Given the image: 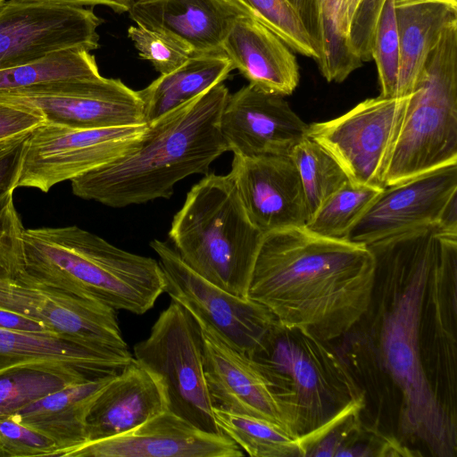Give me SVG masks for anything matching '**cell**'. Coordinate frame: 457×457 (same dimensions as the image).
<instances>
[{
	"instance_id": "9c48e42d",
	"label": "cell",
	"mask_w": 457,
	"mask_h": 457,
	"mask_svg": "<svg viewBox=\"0 0 457 457\" xmlns=\"http://www.w3.org/2000/svg\"><path fill=\"white\" fill-rule=\"evenodd\" d=\"M198 323L204 342V377L212 407L263 419L298 436L295 396L288 378L259 366L225 342L210 326Z\"/></svg>"
},
{
	"instance_id": "6da1fadb",
	"label": "cell",
	"mask_w": 457,
	"mask_h": 457,
	"mask_svg": "<svg viewBox=\"0 0 457 457\" xmlns=\"http://www.w3.org/2000/svg\"><path fill=\"white\" fill-rule=\"evenodd\" d=\"M370 302L331 341L364 394L363 423L413 456L457 455V235L430 226L367 245Z\"/></svg>"
},
{
	"instance_id": "603a6c76",
	"label": "cell",
	"mask_w": 457,
	"mask_h": 457,
	"mask_svg": "<svg viewBox=\"0 0 457 457\" xmlns=\"http://www.w3.org/2000/svg\"><path fill=\"white\" fill-rule=\"evenodd\" d=\"M133 359L128 349L108 347L56 333L0 328V371L32 362L73 366L90 378L115 375Z\"/></svg>"
},
{
	"instance_id": "30bf717a",
	"label": "cell",
	"mask_w": 457,
	"mask_h": 457,
	"mask_svg": "<svg viewBox=\"0 0 457 457\" xmlns=\"http://www.w3.org/2000/svg\"><path fill=\"white\" fill-rule=\"evenodd\" d=\"M146 130V122L79 129L44 121L29 134L16 187L48 192L130 153Z\"/></svg>"
},
{
	"instance_id": "ffe728a7",
	"label": "cell",
	"mask_w": 457,
	"mask_h": 457,
	"mask_svg": "<svg viewBox=\"0 0 457 457\" xmlns=\"http://www.w3.org/2000/svg\"><path fill=\"white\" fill-rule=\"evenodd\" d=\"M166 411L161 379L133 357L91 405L86 420L87 442L121 435Z\"/></svg>"
},
{
	"instance_id": "9a60e30c",
	"label": "cell",
	"mask_w": 457,
	"mask_h": 457,
	"mask_svg": "<svg viewBox=\"0 0 457 457\" xmlns=\"http://www.w3.org/2000/svg\"><path fill=\"white\" fill-rule=\"evenodd\" d=\"M457 195V164L444 166L382 188L345 240L369 245L419 228L437 226Z\"/></svg>"
},
{
	"instance_id": "ab89813d",
	"label": "cell",
	"mask_w": 457,
	"mask_h": 457,
	"mask_svg": "<svg viewBox=\"0 0 457 457\" xmlns=\"http://www.w3.org/2000/svg\"><path fill=\"white\" fill-rule=\"evenodd\" d=\"M45 121L37 112L0 102V142L33 130Z\"/></svg>"
},
{
	"instance_id": "4dcf8cb0",
	"label": "cell",
	"mask_w": 457,
	"mask_h": 457,
	"mask_svg": "<svg viewBox=\"0 0 457 457\" xmlns=\"http://www.w3.org/2000/svg\"><path fill=\"white\" fill-rule=\"evenodd\" d=\"M289 156L301 179L310 219L349 179L338 162L307 136L295 145Z\"/></svg>"
},
{
	"instance_id": "277c9868",
	"label": "cell",
	"mask_w": 457,
	"mask_h": 457,
	"mask_svg": "<svg viewBox=\"0 0 457 457\" xmlns=\"http://www.w3.org/2000/svg\"><path fill=\"white\" fill-rule=\"evenodd\" d=\"M16 278L53 287L137 315L164 293L159 262L78 226L25 228Z\"/></svg>"
},
{
	"instance_id": "4fadbf2b",
	"label": "cell",
	"mask_w": 457,
	"mask_h": 457,
	"mask_svg": "<svg viewBox=\"0 0 457 457\" xmlns=\"http://www.w3.org/2000/svg\"><path fill=\"white\" fill-rule=\"evenodd\" d=\"M102 22L90 8L5 0L0 4V70L67 49L95 50Z\"/></svg>"
},
{
	"instance_id": "52a82bcc",
	"label": "cell",
	"mask_w": 457,
	"mask_h": 457,
	"mask_svg": "<svg viewBox=\"0 0 457 457\" xmlns=\"http://www.w3.org/2000/svg\"><path fill=\"white\" fill-rule=\"evenodd\" d=\"M247 356L290 381L299 437L316 433L353 406H364V394L334 344L306 330L276 320Z\"/></svg>"
},
{
	"instance_id": "7402d4cb",
	"label": "cell",
	"mask_w": 457,
	"mask_h": 457,
	"mask_svg": "<svg viewBox=\"0 0 457 457\" xmlns=\"http://www.w3.org/2000/svg\"><path fill=\"white\" fill-rule=\"evenodd\" d=\"M128 12L136 24L177 38L194 54L222 52L238 15L222 0H134Z\"/></svg>"
},
{
	"instance_id": "ba28073f",
	"label": "cell",
	"mask_w": 457,
	"mask_h": 457,
	"mask_svg": "<svg viewBox=\"0 0 457 457\" xmlns=\"http://www.w3.org/2000/svg\"><path fill=\"white\" fill-rule=\"evenodd\" d=\"M133 353L136 361L161 379L170 412L203 431L223 434L205 381L201 327L187 309L171 300Z\"/></svg>"
},
{
	"instance_id": "5b68a950",
	"label": "cell",
	"mask_w": 457,
	"mask_h": 457,
	"mask_svg": "<svg viewBox=\"0 0 457 457\" xmlns=\"http://www.w3.org/2000/svg\"><path fill=\"white\" fill-rule=\"evenodd\" d=\"M169 237L195 272L247 298L263 233L249 218L230 172L206 174L190 189L173 217Z\"/></svg>"
},
{
	"instance_id": "f6af8a7d",
	"label": "cell",
	"mask_w": 457,
	"mask_h": 457,
	"mask_svg": "<svg viewBox=\"0 0 457 457\" xmlns=\"http://www.w3.org/2000/svg\"><path fill=\"white\" fill-rule=\"evenodd\" d=\"M4 1H5V0H0V4H2Z\"/></svg>"
},
{
	"instance_id": "836d02e7",
	"label": "cell",
	"mask_w": 457,
	"mask_h": 457,
	"mask_svg": "<svg viewBox=\"0 0 457 457\" xmlns=\"http://www.w3.org/2000/svg\"><path fill=\"white\" fill-rule=\"evenodd\" d=\"M371 59L375 61L378 71L379 96H397L400 46L394 0H386L380 11L374 33Z\"/></svg>"
},
{
	"instance_id": "e0dca14e",
	"label": "cell",
	"mask_w": 457,
	"mask_h": 457,
	"mask_svg": "<svg viewBox=\"0 0 457 457\" xmlns=\"http://www.w3.org/2000/svg\"><path fill=\"white\" fill-rule=\"evenodd\" d=\"M228 151L234 155H289L306 137V124L284 96L248 84L228 95L220 121Z\"/></svg>"
},
{
	"instance_id": "e575fe53",
	"label": "cell",
	"mask_w": 457,
	"mask_h": 457,
	"mask_svg": "<svg viewBox=\"0 0 457 457\" xmlns=\"http://www.w3.org/2000/svg\"><path fill=\"white\" fill-rule=\"evenodd\" d=\"M128 37L137 50L139 58L149 61L161 75L175 71L194 54L177 38L141 25L130 26Z\"/></svg>"
},
{
	"instance_id": "7a4b0ae2",
	"label": "cell",
	"mask_w": 457,
	"mask_h": 457,
	"mask_svg": "<svg viewBox=\"0 0 457 457\" xmlns=\"http://www.w3.org/2000/svg\"><path fill=\"white\" fill-rule=\"evenodd\" d=\"M374 279L367 246L294 227L263 235L246 297L281 325L334 341L366 312Z\"/></svg>"
},
{
	"instance_id": "cb8c5ba5",
	"label": "cell",
	"mask_w": 457,
	"mask_h": 457,
	"mask_svg": "<svg viewBox=\"0 0 457 457\" xmlns=\"http://www.w3.org/2000/svg\"><path fill=\"white\" fill-rule=\"evenodd\" d=\"M113 376L89 378L62 388L20 410L13 417L48 436L57 445L59 456L67 457L87 442V416Z\"/></svg>"
},
{
	"instance_id": "1f68e13d",
	"label": "cell",
	"mask_w": 457,
	"mask_h": 457,
	"mask_svg": "<svg viewBox=\"0 0 457 457\" xmlns=\"http://www.w3.org/2000/svg\"><path fill=\"white\" fill-rule=\"evenodd\" d=\"M380 190L349 180L323 202L304 228L320 237L345 239Z\"/></svg>"
},
{
	"instance_id": "f1b7e54d",
	"label": "cell",
	"mask_w": 457,
	"mask_h": 457,
	"mask_svg": "<svg viewBox=\"0 0 457 457\" xmlns=\"http://www.w3.org/2000/svg\"><path fill=\"white\" fill-rule=\"evenodd\" d=\"M221 433L253 457H304L298 436L282 426L247 415L213 408Z\"/></svg>"
},
{
	"instance_id": "5bb4252c",
	"label": "cell",
	"mask_w": 457,
	"mask_h": 457,
	"mask_svg": "<svg viewBox=\"0 0 457 457\" xmlns=\"http://www.w3.org/2000/svg\"><path fill=\"white\" fill-rule=\"evenodd\" d=\"M150 246L159 257L164 292L237 351L247 355L276 320L262 304L232 295L198 275L166 242L154 239Z\"/></svg>"
},
{
	"instance_id": "4316f807",
	"label": "cell",
	"mask_w": 457,
	"mask_h": 457,
	"mask_svg": "<svg viewBox=\"0 0 457 457\" xmlns=\"http://www.w3.org/2000/svg\"><path fill=\"white\" fill-rule=\"evenodd\" d=\"M232 70L223 52L191 55L180 67L137 91L145 121L161 117L223 82Z\"/></svg>"
},
{
	"instance_id": "f546056e",
	"label": "cell",
	"mask_w": 457,
	"mask_h": 457,
	"mask_svg": "<svg viewBox=\"0 0 457 457\" xmlns=\"http://www.w3.org/2000/svg\"><path fill=\"white\" fill-rule=\"evenodd\" d=\"M99 77L95 56L89 51L67 49L30 63L0 70V93L55 80Z\"/></svg>"
},
{
	"instance_id": "60d3db41",
	"label": "cell",
	"mask_w": 457,
	"mask_h": 457,
	"mask_svg": "<svg viewBox=\"0 0 457 457\" xmlns=\"http://www.w3.org/2000/svg\"><path fill=\"white\" fill-rule=\"evenodd\" d=\"M0 328L35 334L54 333L38 320L4 308H0Z\"/></svg>"
},
{
	"instance_id": "44dd1931",
	"label": "cell",
	"mask_w": 457,
	"mask_h": 457,
	"mask_svg": "<svg viewBox=\"0 0 457 457\" xmlns=\"http://www.w3.org/2000/svg\"><path fill=\"white\" fill-rule=\"evenodd\" d=\"M221 50L249 84L268 93L291 95L300 74L294 51L264 25L237 15Z\"/></svg>"
},
{
	"instance_id": "8992f818",
	"label": "cell",
	"mask_w": 457,
	"mask_h": 457,
	"mask_svg": "<svg viewBox=\"0 0 457 457\" xmlns=\"http://www.w3.org/2000/svg\"><path fill=\"white\" fill-rule=\"evenodd\" d=\"M451 164H457V21L443 30L410 95L385 186Z\"/></svg>"
},
{
	"instance_id": "484cf974",
	"label": "cell",
	"mask_w": 457,
	"mask_h": 457,
	"mask_svg": "<svg viewBox=\"0 0 457 457\" xmlns=\"http://www.w3.org/2000/svg\"><path fill=\"white\" fill-rule=\"evenodd\" d=\"M287 1L317 51L316 63L328 82H343L361 66L348 37L346 0Z\"/></svg>"
},
{
	"instance_id": "ee69618b",
	"label": "cell",
	"mask_w": 457,
	"mask_h": 457,
	"mask_svg": "<svg viewBox=\"0 0 457 457\" xmlns=\"http://www.w3.org/2000/svg\"><path fill=\"white\" fill-rule=\"evenodd\" d=\"M436 1H442V2H445L448 4H453V5H457V0H436Z\"/></svg>"
},
{
	"instance_id": "d6986e66",
	"label": "cell",
	"mask_w": 457,
	"mask_h": 457,
	"mask_svg": "<svg viewBox=\"0 0 457 457\" xmlns=\"http://www.w3.org/2000/svg\"><path fill=\"white\" fill-rule=\"evenodd\" d=\"M239 446L224 434L203 431L163 411L121 435L87 442L67 457H241Z\"/></svg>"
},
{
	"instance_id": "d4e9b609",
	"label": "cell",
	"mask_w": 457,
	"mask_h": 457,
	"mask_svg": "<svg viewBox=\"0 0 457 457\" xmlns=\"http://www.w3.org/2000/svg\"><path fill=\"white\" fill-rule=\"evenodd\" d=\"M400 46L397 96L411 94L443 30L457 21V5L436 0H394Z\"/></svg>"
},
{
	"instance_id": "2e32d148",
	"label": "cell",
	"mask_w": 457,
	"mask_h": 457,
	"mask_svg": "<svg viewBox=\"0 0 457 457\" xmlns=\"http://www.w3.org/2000/svg\"><path fill=\"white\" fill-rule=\"evenodd\" d=\"M0 308L38 320L56 334L128 349L117 311L65 290L20 278L0 279Z\"/></svg>"
},
{
	"instance_id": "8d00e7d4",
	"label": "cell",
	"mask_w": 457,
	"mask_h": 457,
	"mask_svg": "<svg viewBox=\"0 0 457 457\" xmlns=\"http://www.w3.org/2000/svg\"><path fill=\"white\" fill-rule=\"evenodd\" d=\"M24 229L12 201L0 212V279H15L20 272Z\"/></svg>"
},
{
	"instance_id": "f35d334b",
	"label": "cell",
	"mask_w": 457,
	"mask_h": 457,
	"mask_svg": "<svg viewBox=\"0 0 457 457\" xmlns=\"http://www.w3.org/2000/svg\"><path fill=\"white\" fill-rule=\"evenodd\" d=\"M29 132L0 142V212L13 201Z\"/></svg>"
},
{
	"instance_id": "b9f144b4",
	"label": "cell",
	"mask_w": 457,
	"mask_h": 457,
	"mask_svg": "<svg viewBox=\"0 0 457 457\" xmlns=\"http://www.w3.org/2000/svg\"><path fill=\"white\" fill-rule=\"evenodd\" d=\"M41 3L75 6V7H86L95 5H104L109 7L117 13H123L129 12L134 0H32Z\"/></svg>"
},
{
	"instance_id": "ac0fdd59",
	"label": "cell",
	"mask_w": 457,
	"mask_h": 457,
	"mask_svg": "<svg viewBox=\"0 0 457 457\" xmlns=\"http://www.w3.org/2000/svg\"><path fill=\"white\" fill-rule=\"evenodd\" d=\"M229 172L249 218L263 235L306 225V198L289 155H234Z\"/></svg>"
},
{
	"instance_id": "83f0119b",
	"label": "cell",
	"mask_w": 457,
	"mask_h": 457,
	"mask_svg": "<svg viewBox=\"0 0 457 457\" xmlns=\"http://www.w3.org/2000/svg\"><path fill=\"white\" fill-rule=\"evenodd\" d=\"M90 378L59 362H32L0 371V418L13 416L41 398Z\"/></svg>"
},
{
	"instance_id": "74e56055",
	"label": "cell",
	"mask_w": 457,
	"mask_h": 457,
	"mask_svg": "<svg viewBox=\"0 0 457 457\" xmlns=\"http://www.w3.org/2000/svg\"><path fill=\"white\" fill-rule=\"evenodd\" d=\"M386 0H362L349 24L348 37L360 60H371V49L378 19Z\"/></svg>"
},
{
	"instance_id": "3957f363",
	"label": "cell",
	"mask_w": 457,
	"mask_h": 457,
	"mask_svg": "<svg viewBox=\"0 0 457 457\" xmlns=\"http://www.w3.org/2000/svg\"><path fill=\"white\" fill-rule=\"evenodd\" d=\"M229 92L219 83L147 123L137 146L126 155L73 179L75 195L122 208L170 198L183 179L209 172L228 152L220 121Z\"/></svg>"
},
{
	"instance_id": "d6a6232c",
	"label": "cell",
	"mask_w": 457,
	"mask_h": 457,
	"mask_svg": "<svg viewBox=\"0 0 457 457\" xmlns=\"http://www.w3.org/2000/svg\"><path fill=\"white\" fill-rule=\"evenodd\" d=\"M240 15L267 27L294 52L318 59L317 51L287 0H222Z\"/></svg>"
},
{
	"instance_id": "8fae6325",
	"label": "cell",
	"mask_w": 457,
	"mask_h": 457,
	"mask_svg": "<svg viewBox=\"0 0 457 457\" xmlns=\"http://www.w3.org/2000/svg\"><path fill=\"white\" fill-rule=\"evenodd\" d=\"M409 98H368L341 116L308 124L306 136L338 162L351 182L382 189Z\"/></svg>"
},
{
	"instance_id": "7c38bea8",
	"label": "cell",
	"mask_w": 457,
	"mask_h": 457,
	"mask_svg": "<svg viewBox=\"0 0 457 457\" xmlns=\"http://www.w3.org/2000/svg\"><path fill=\"white\" fill-rule=\"evenodd\" d=\"M0 102L39 113L46 122L89 129L145 123L138 92L119 79L55 80L0 93Z\"/></svg>"
},
{
	"instance_id": "7bdbcfd3",
	"label": "cell",
	"mask_w": 457,
	"mask_h": 457,
	"mask_svg": "<svg viewBox=\"0 0 457 457\" xmlns=\"http://www.w3.org/2000/svg\"><path fill=\"white\" fill-rule=\"evenodd\" d=\"M361 1L362 0H346V12L349 24Z\"/></svg>"
},
{
	"instance_id": "d590c367",
	"label": "cell",
	"mask_w": 457,
	"mask_h": 457,
	"mask_svg": "<svg viewBox=\"0 0 457 457\" xmlns=\"http://www.w3.org/2000/svg\"><path fill=\"white\" fill-rule=\"evenodd\" d=\"M54 441L13 416L0 418V457L59 456Z\"/></svg>"
}]
</instances>
